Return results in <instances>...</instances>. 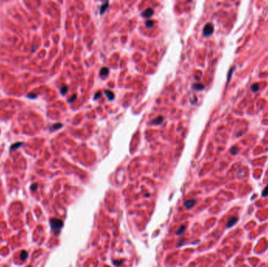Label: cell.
I'll return each instance as SVG.
<instances>
[{"instance_id": "4", "label": "cell", "mask_w": 268, "mask_h": 267, "mask_svg": "<svg viewBox=\"0 0 268 267\" xmlns=\"http://www.w3.org/2000/svg\"><path fill=\"white\" fill-rule=\"evenodd\" d=\"M195 200H187V201L184 202V206H185L186 209H191V208H192L195 206Z\"/></svg>"}, {"instance_id": "12", "label": "cell", "mask_w": 268, "mask_h": 267, "mask_svg": "<svg viewBox=\"0 0 268 267\" xmlns=\"http://www.w3.org/2000/svg\"><path fill=\"white\" fill-rule=\"evenodd\" d=\"M145 24H146V26L147 28H152L154 25V21H151V20H148V21H147L145 22Z\"/></svg>"}, {"instance_id": "23", "label": "cell", "mask_w": 268, "mask_h": 267, "mask_svg": "<svg viewBox=\"0 0 268 267\" xmlns=\"http://www.w3.org/2000/svg\"><path fill=\"white\" fill-rule=\"evenodd\" d=\"M122 263V262H116V261L114 262V263L115 264H117V265H119V264H121Z\"/></svg>"}, {"instance_id": "17", "label": "cell", "mask_w": 268, "mask_h": 267, "mask_svg": "<svg viewBox=\"0 0 268 267\" xmlns=\"http://www.w3.org/2000/svg\"><path fill=\"white\" fill-rule=\"evenodd\" d=\"M230 153L234 155V154L238 153V148L236 147V146H233V147L230 149Z\"/></svg>"}, {"instance_id": "7", "label": "cell", "mask_w": 268, "mask_h": 267, "mask_svg": "<svg viewBox=\"0 0 268 267\" xmlns=\"http://www.w3.org/2000/svg\"><path fill=\"white\" fill-rule=\"evenodd\" d=\"M28 251H25V250H23V251H21V254H20V259H21V260H26L27 259H28Z\"/></svg>"}, {"instance_id": "15", "label": "cell", "mask_w": 268, "mask_h": 267, "mask_svg": "<svg viewBox=\"0 0 268 267\" xmlns=\"http://www.w3.org/2000/svg\"><path fill=\"white\" fill-rule=\"evenodd\" d=\"M21 146H22V143H17L15 144H13V145L10 147V149L11 150H15V149H17V148H19Z\"/></svg>"}, {"instance_id": "19", "label": "cell", "mask_w": 268, "mask_h": 267, "mask_svg": "<svg viewBox=\"0 0 268 267\" xmlns=\"http://www.w3.org/2000/svg\"><path fill=\"white\" fill-rule=\"evenodd\" d=\"M37 188H38V184H37V183H34V184L31 185V190L34 192V191H35V190H37Z\"/></svg>"}, {"instance_id": "10", "label": "cell", "mask_w": 268, "mask_h": 267, "mask_svg": "<svg viewBox=\"0 0 268 267\" xmlns=\"http://www.w3.org/2000/svg\"><path fill=\"white\" fill-rule=\"evenodd\" d=\"M162 121H163V117H162V116H158V117H157L154 120L153 124H154V125H159V124L162 123Z\"/></svg>"}, {"instance_id": "3", "label": "cell", "mask_w": 268, "mask_h": 267, "mask_svg": "<svg viewBox=\"0 0 268 267\" xmlns=\"http://www.w3.org/2000/svg\"><path fill=\"white\" fill-rule=\"evenodd\" d=\"M153 13H154L153 9H152L151 8H148V9H145L143 13H142V16L144 17L148 18V17H151L153 15Z\"/></svg>"}, {"instance_id": "25", "label": "cell", "mask_w": 268, "mask_h": 267, "mask_svg": "<svg viewBox=\"0 0 268 267\" xmlns=\"http://www.w3.org/2000/svg\"><path fill=\"white\" fill-rule=\"evenodd\" d=\"M107 267H108V266H107Z\"/></svg>"}, {"instance_id": "18", "label": "cell", "mask_w": 268, "mask_h": 267, "mask_svg": "<svg viewBox=\"0 0 268 267\" xmlns=\"http://www.w3.org/2000/svg\"><path fill=\"white\" fill-rule=\"evenodd\" d=\"M67 92H68V86H66V85H64V86H63L62 89H60V92L64 95V94H65Z\"/></svg>"}, {"instance_id": "16", "label": "cell", "mask_w": 268, "mask_h": 267, "mask_svg": "<svg viewBox=\"0 0 268 267\" xmlns=\"http://www.w3.org/2000/svg\"><path fill=\"white\" fill-rule=\"evenodd\" d=\"M267 195H268V186H267V187L264 188V191H263V193H262V196L264 197H267Z\"/></svg>"}, {"instance_id": "14", "label": "cell", "mask_w": 268, "mask_h": 267, "mask_svg": "<svg viewBox=\"0 0 268 267\" xmlns=\"http://www.w3.org/2000/svg\"><path fill=\"white\" fill-rule=\"evenodd\" d=\"M251 89H252V92H257L258 90H259V85L258 84L252 85V87H251Z\"/></svg>"}, {"instance_id": "6", "label": "cell", "mask_w": 268, "mask_h": 267, "mask_svg": "<svg viewBox=\"0 0 268 267\" xmlns=\"http://www.w3.org/2000/svg\"><path fill=\"white\" fill-rule=\"evenodd\" d=\"M104 94L106 95V96L107 97V99L109 100H113L115 98V94L113 93V92L110 91V90H105L104 91Z\"/></svg>"}, {"instance_id": "13", "label": "cell", "mask_w": 268, "mask_h": 267, "mask_svg": "<svg viewBox=\"0 0 268 267\" xmlns=\"http://www.w3.org/2000/svg\"><path fill=\"white\" fill-rule=\"evenodd\" d=\"M193 86L195 87V89H196L197 90H202L204 89V85L201 84H195Z\"/></svg>"}, {"instance_id": "2", "label": "cell", "mask_w": 268, "mask_h": 267, "mask_svg": "<svg viewBox=\"0 0 268 267\" xmlns=\"http://www.w3.org/2000/svg\"><path fill=\"white\" fill-rule=\"evenodd\" d=\"M213 30H214V28H213V24H207L203 29L204 36H205V37H208V36L212 35V34L213 33Z\"/></svg>"}, {"instance_id": "1", "label": "cell", "mask_w": 268, "mask_h": 267, "mask_svg": "<svg viewBox=\"0 0 268 267\" xmlns=\"http://www.w3.org/2000/svg\"><path fill=\"white\" fill-rule=\"evenodd\" d=\"M50 226L51 229H52L53 234L58 236L60 233V230L62 229V227L64 226V222L62 220L56 219V218H52L50 220Z\"/></svg>"}, {"instance_id": "9", "label": "cell", "mask_w": 268, "mask_h": 267, "mask_svg": "<svg viewBox=\"0 0 268 267\" xmlns=\"http://www.w3.org/2000/svg\"><path fill=\"white\" fill-rule=\"evenodd\" d=\"M109 74V69L107 67H103L101 70H100V76H107V75Z\"/></svg>"}, {"instance_id": "5", "label": "cell", "mask_w": 268, "mask_h": 267, "mask_svg": "<svg viewBox=\"0 0 268 267\" xmlns=\"http://www.w3.org/2000/svg\"><path fill=\"white\" fill-rule=\"evenodd\" d=\"M237 221H238V219L236 217H231L229 220H228L227 224V228H230V227L233 226L237 222Z\"/></svg>"}, {"instance_id": "24", "label": "cell", "mask_w": 268, "mask_h": 267, "mask_svg": "<svg viewBox=\"0 0 268 267\" xmlns=\"http://www.w3.org/2000/svg\"><path fill=\"white\" fill-rule=\"evenodd\" d=\"M27 267H31V266H27Z\"/></svg>"}, {"instance_id": "22", "label": "cell", "mask_w": 268, "mask_h": 267, "mask_svg": "<svg viewBox=\"0 0 268 267\" xmlns=\"http://www.w3.org/2000/svg\"><path fill=\"white\" fill-rule=\"evenodd\" d=\"M76 97H77V96H76V95H74L73 96H72V98H71V99L69 100V101H68V102H69V103H72V102H73L74 100H75L76 99Z\"/></svg>"}, {"instance_id": "21", "label": "cell", "mask_w": 268, "mask_h": 267, "mask_svg": "<svg viewBox=\"0 0 268 267\" xmlns=\"http://www.w3.org/2000/svg\"><path fill=\"white\" fill-rule=\"evenodd\" d=\"M101 96V92H98L97 93H96V95H95V96H94V100H96V99H99V98Z\"/></svg>"}, {"instance_id": "20", "label": "cell", "mask_w": 268, "mask_h": 267, "mask_svg": "<svg viewBox=\"0 0 268 267\" xmlns=\"http://www.w3.org/2000/svg\"><path fill=\"white\" fill-rule=\"evenodd\" d=\"M62 127V124H55L53 125V129H60Z\"/></svg>"}, {"instance_id": "11", "label": "cell", "mask_w": 268, "mask_h": 267, "mask_svg": "<svg viewBox=\"0 0 268 267\" xmlns=\"http://www.w3.org/2000/svg\"><path fill=\"white\" fill-rule=\"evenodd\" d=\"M184 230H185V226L183 225V226H181L180 227H179V229H178V231L176 232V235H180L184 232Z\"/></svg>"}, {"instance_id": "8", "label": "cell", "mask_w": 268, "mask_h": 267, "mask_svg": "<svg viewBox=\"0 0 268 267\" xmlns=\"http://www.w3.org/2000/svg\"><path fill=\"white\" fill-rule=\"evenodd\" d=\"M108 6H109V2H105V3L103 4L102 6H101V7H100V14H103V13H104V12L107 9Z\"/></svg>"}]
</instances>
